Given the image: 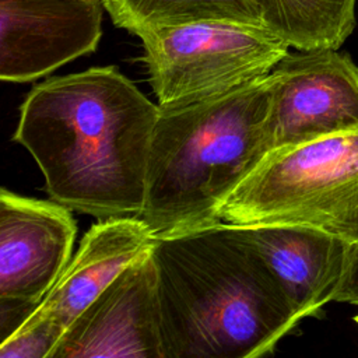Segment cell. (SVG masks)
<instances>
[{"instance_id": "8992f818", "label": "cell", "mask_w": 358, "mask_h": 358, "mask_svg": "<svg viewBox=\"0 0 358 358\" xmlns=\"http://www.w3.org/2000/svg\"><path fill=\"white\" fill-rule=\"evenodd\" d=\"M268 77L270 151L358 130V66L348 53L288 52Z\"/></svg>"}, {"instance_id": "277c9868", "label": "cell", "mask_w": 358, "mask_h": 358, "mask_svg": "<svg viewBox=\"0 0 358 358\" xmlns=\"http://www.w3.org/2000/svg\"><path fill=\"white\" fill-rule=\"evenodd\" d=\"M358 210V130L271 150L222 207V221L338 232Z\"/></svg>"}, {"instance_id": "2e32d148", "label": "cell", "mask_w": 358, "mask_h": 358, "mask_svg": "<svg viewBox=\"0 0 358 358\" xmlns=\"http://www.w3.org/2000/svg\"><path fill=\"white\" fill-rule=\"evenodd\" d=\"M354 320H355V323H357V324H358V315H357V316H355V317H354Z\"/></svg>"}, {"instance_id": "6da1fadb", "label": "cell", "mask_w": 358, "mask_h": 358, "mask_svg": "<svg viewBox=\"0 0 358 358\" xmlns=\"http://www.w3.org/2000/svg\"><path fill=\"white\" fill-rule=\"evenodd\" d=\"M159 105L115 66L48 78L20 106L13 140L52 200L99 220L141 217Z\"/></svg>"}, {"instance_id": "9a60e30c", "label": "cell", "mask_w": 358, "mask_h": 358, "mask_svg": "<svg viewBox=\"0 0 358 358\" xmlns=\"http://www.w3.org/2000/svg\"><path fill=\"white\" fill-rule=\"evenodd\" d=\"M338 234L351 239V248L347 268L334 302H345L358 306V210L347 220Z\"/></svg>"}, {"instance_id": "5bb4252c", "label": "cell", "mask_w": 358, "mask_h": 358, "mask_svg": "<svg viewBox=\"0 0 358 358\" xmlns=\"http://www.w3.org/2000/svg\"><path fill=\"white\" fill-rule=\"evenodd\" d=\"M64 330L53 316L36 310L0 344V358H50Z\"/></svg>"}, {"instance_id": "7c38bea8", "label": "cell", "mask_w": 358, "mask_h": 358, "mask_svg": "<svg viewBox=\"0 0 358 358\" xmlns=\"http://www.w3.org/2000/svg\"><path fill=\"white\" fill-rule=\"evenodd\" d=\"M264 24L296 50L340 49L357 25L358 0H253Z\"/></svg>"}, {"instance_id": "ba28073f", "label": "cell", "mask_w": 358, "mask_h": 358, "mask_svg": "<svg viewBox=\"0 0 358 358\" xmlns=\"http://www.w3.org/2000/svg\"><path fill=\"white\" fill-rule=\"evenodd\" d=\"M77 225L71 210L0 190V305L32 312L71 259Z\"/></svg>"}, {"instance_id": "7a4b0ae2", "label": "cell", "mask_w": 358, "mask_h": 358, "mask_svg": "<svg viewBox=\"0 0 358 358\" xmlns=\"http://www.w3.org/2000/svg\"><path fill=\"white\" fill-rule=\"evenodd\" d=\"M162 358H255L302 320L239 224L158 236Z\"/></svg>"}, {"instance_id": "9c48e42d", "label": "cell", "mask_w": 358, "mask_h": 358, "mask_svg": "<svg viewBox=\"0 0 358 358\" xmlns=\"http://www.w3.org/2000/svg\"><path fill=\"white\" fill-rule=\"evenodd\" d=\"M103 0H0V78L28 83L91 53Z\"/></svg>"}, {"instance_id": "4fadbf2b", "label": "cell", "mask_w": 358, "mask_h": 358, "mask_svg": "<svg viewBox=\"0 0 358 358\" xmlns=\"http://www.w3.org/2000/svg\"><path fill=\"white\" fill-rule=\"evenodd\" d=\"M103 4L115 25L134 35L201 21L266 25L253 0H103Z\"/></svg>"}, {"instance_id": "5b68a950", "label": "cell", "mask_w": 358, "mask_h": 358, "mask_svg": "<svg viewBox=\"0 0 358 358\" xmlns=\"http://www.w3.org/2000/svg\"><path fill=\"white\" fill-rule=\"evenodd\" d=\"M137 36L161 106L263 78L291 48L266 25L229 21L151 28Z\"/></svg>"}, {"instance_id": "52a82bcc", "label": "cell", "mask_w": 358, "mask_h": 358, "mask_svg": "<svg viewBox=\"0 0 358 358\" xmlns=\"http://www.w3.org/2000/svg\"><path fill=\"white\" fill-rule=\"evenodd\" d=\"M162 358L152 245L71 322L50 358Z\"/></svg>"}, {"instance_id": "30bf717a", "label": "cell", "mask_w": 358, "mask_h": 358, "mask_svg": "<svg viewBox=\"0 0 358 358\" xmlns=\"http://www.w3.org/2000/svg\"><path fill=\"white\" fill-rule=\"evenodd\" d=\"M241 227L301 319L315 316L334 301L347 268L350 238L306 224L260 222Z\"/></svg>"}, {"instance_id": "8fae6325", "label": "cell", "mask_w": 358, "mask_h": 358, "mask_svg": "<svg viewBox=\"0 0 358 358\" xmlns=\"http://www.w3.org/2000/svg\"><path fill=\"white\" fill-rule=\"evenodd\" d=\"M141 217L99 220L83 236L77 253L38 306L66 329L138 255L154 243Z\"/></svg>"}, {"instance_id": "3957f363", "label": "cell", "mask_w": 358, "mask_h": 358, "mask_svg": "<svg viewBox=\"0 0 358 358\" xmlns=\"http://www.w3.org/2000/svg\"><path fill=\"white\" fill-rule=\"evenodd\" d=\"M268 74L227 92L159 105L141 213L155 238L222 221L227 200L270 152Z\"/></svg>"}]
</instances>
